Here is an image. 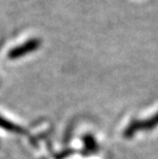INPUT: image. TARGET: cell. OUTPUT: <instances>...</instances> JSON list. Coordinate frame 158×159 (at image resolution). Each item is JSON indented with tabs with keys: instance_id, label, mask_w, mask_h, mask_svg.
Wrapping results in <instances>:
<instances>
[{
	"instance_id": "obj_4",
	"label": "cell",
	"mask_w": 158,
	"mask_h": 159,
	"mask_svg": "<svg viewBox=\"0 0 158 159\" xmlns=\"http://www.w3.org/2000/svg\"><path fill=\"white\" fill-rule=\"evenodd\" d=\"M83 144H84V151L87 154H93L99 150V145H97L96 139L92 134H85L82 138Z\"/></svg>"
},
{
	"instance_id": "obj_3",
	"label": "cell",
	"mask_w": 158,
	"mask_h": 159,
	"mask_svg": "<svg viewBox=\"0 0 158 159\" xmlns=\"http://www.w3.org/2000/svg\"><path fill=\"white\" fill-rule=\"evenodd\" d=\"M0 127L3 128L6 131H9V133H13V134H24L25 129L20 125L13 123L12 121L6 119V118L0 116Z\"/></svg>"
},
{
	"instance_id": "obj_2",
	"label": "cell",
	"mask_w": 158,
	"mask_h": 159,
	"mask_svg": "<svg viewBox=\"0 0 158 159\" xmlns=\"http://www.w3.org/2000/svg\"><path fill=\"white\" fill-rule=\"evenodd\" d=\"M40 46H41V40L37 38V37H33V38L28 39L22 44L12 47L8 52V57L11 60H19L29 55V53L38 50Z\"/></svg>"
},
{
	"instance_id": "obj_1",
	"label": "cell",
	"mask_w": 158,
	"mask_h": 159,
	"mask_svg": "<svg viewBox=\"0 0 158 159\" xmlns=\"http://www.w3.org/2000/svg\"><path fill=\"white\" fill-rule=\"evenodd\" d=\"M158 126V112L145 120H133L123 131L125 139H132L139 131H150Z\"/></svg>"
}]
</instances>
